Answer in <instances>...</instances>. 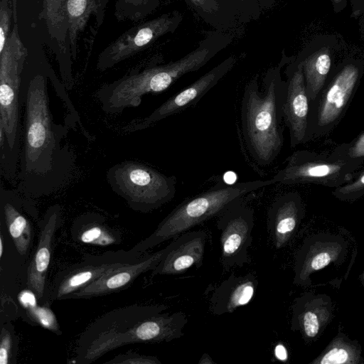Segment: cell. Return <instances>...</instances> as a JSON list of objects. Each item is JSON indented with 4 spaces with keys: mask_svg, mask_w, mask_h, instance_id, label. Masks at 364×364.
<instances>
[{
    "mask_svg": "<svg viewBox=\"0 0 364 364\" xmlns=\"http://www.w3.org/2000/svg\"><path fill=\"white\" fill-rule=\"evenodd\" d=\"M331 259V257L327 252H321L312 259L311 267L314 270L321 269L327 266Z\"/></svg>",
    "mask_w": 364,
    "mask_h": 364,
    "instance_id": "cell-37",
    "label": "cell"
},
{
    "mask_svg": "<svg viewBox=\"0 0 364 364\" xmlns=\"http://www.w3.org/2000/svg\"><path fill=\"white\" fill-rule=\"evenodd\" d=\"M199 364H212L215 363L213 360L210 358V356L207 353H203L201 358L198 361Z\"/></svg>",
    "mask_w": 364,
    "mask_h": 364,
    "instance_id": "cell-41",
    "label": "cell"
},
{
    "mask_svg": "<svg viewBox=\"0 0 364 364\" xmlns=\"http://www.w3.org/2000/svg\"><path fill=\"white\" fill-rule=\"evenodd\" d=\"M179 243L152 270V275H176L203 264L207 234L204 230L186 232Z\"/></svg>",
    "mask_w": 364,
    "mask_h": 364,
    "instance_id": "cell-20",
    "label": "cell"
},
{
    "mask_svg": "<svg viewBox=\"0 0 364 364\" xmlns=\"http://www.w3.org/2000/svg\"><path fill=\"white\" fill-rule=\"evenodd\" d=\"M232 39L230 32L215 31L200 41L196 48L176 61L133 70L103 85L96 92L102 109L107 114H117L127 108L138 107L144 95L161 92L183 75L199 70Z\"/></svg>",
    "mask_w": 364,
    "mask_h": 364,
    "instance_id": "cell-3",
    "label": "cell"
},
{
    "mask_svg": "<svg viewBox=\"0 0 364 364\" xmlns=\"http://www.w3.org/2000/svg\"><path fill=\"white\" fill-rule=\"evenodd\" d=\"M207 25L215 31L230 32L238 23L237 0H184Z\"/></svg>",
    "mask_w": 364,
    "mask_h": 364,
    "instance_id": "cell-23",
    "label": "cell"
},
{
    "mask_svg": "<svg viewBox=\"0 0 364 364\" xmlns=\"http://www.w3.org/2000/svg\"><path fill=\"white\" fill-rule=\"evenodd\" d=\"M12 4L13 28L0 52V141L6 144L7 160L16 165L21 155L19 92L28 50L18 33L16 0Z\"/></svg>",
    "mask_w": 364,
    "mask_h": 364,
    "instance_id": "cell-5",
    "label": "cell"
},
{
    "mask_svg": "<svg viewBox=\"0 0 364 364\" xmlns=\"http://www.w3.org/2000/svg\"><path fill=\"white\" fill-rule=\"evenodd\" d=\"M48 79L64 106L69 108L73 105L65 86L50 68L24 66L19 92L24 130L17 191L29 199L49 196L64 188L75 166L73 151L62 141L77 123L68 115L63 124L55 123L50 108Z\"/></svg>",
    "mask_w": 364,
    "mask_h": 364,
    "instance_id": "cell-1",
    "label": "cell"
},
{
    "mask_svg": "<svg viewBox=\"0 0 364 364\" xmlns=\"http://www.w3.org/2000/svg\"><path fill=\"white\" fill-rule=\"evenodd\" d=\"M62 216L59 204L50 206L40 221L38 244L27 270V286L41 304H50V289L47 282L55 235Z\"/></svg>",
    "mask_w": 364,
    "mask_h": 364,
    "instance_id": "cell-15",
    "label": "cell"
},
{
    "mask_svg": "<svg viewBox=\"0 0 364 364\" xmlns=\"http://www.w3.org/2000/svg\"><path fill=\"white\" fill-rule=\"evenodd\" d=\"M168 308L164 304H134L102 314L80 335L75 348V363L90 364L124 346L125 340L137 323Z\"/></svg>",
    "mask_w": 364,
    "mask_h": 364,
    "instance_id": "cell-7",
    "label": "cell"
},
{
    "mask_svg": "<svg viewBox=\"0 0 364 364\" xmlns=\"http://www.w3.org/2000/svg\"><path fill=\"white\" fill-rule=\"evenodd\" d=\"M161 0H117L115 15L119 20L139 21L151 14Z\"/></svg>",
    "mask_w": 364,
    "mask_h": 364,
    "instance_id": "cell-27",
    "label": "cell"
},
{
    "mask_svg": "<svg viewBox=\"0 0 364 364\" xmlns=\"http://www.w3.org/2000/svg\"><path fill=\"white\" fill-rule=\"evenodd\" d=\"M364 74V56L336 65L316 98L309 103L307 141L327 135L345 116Z\"/></svg>",
    "mask_w": 364,
    "mask_h": 364,
    "instance_id": "cell-6",
    "label": "cell"
},
{
    "mask_svg": "<svg viewBox=\"0 0 364 364\" xmlns=\"http://www.w3.org/2000/svg\"><path fill=\"white\" fill-rule=\"evenodd\" d=\"M18 336L9 321L1 324L0 333V364H14L18 350Z\"/></svg>",
    "mask_w": 364,
    "mask_h": 364,
    "instance_id": "cell-28",
    "label": "cell"
},
{
    "mask_svg": "<svg viewBox=\"0 0 364 364\" xmlns=\"http://www.w3.org/2000/svg\"><path fill=\"white\" fill-rule=\"evenodd\" d=\"M257 286L258 279L254 274L236 276L232 273L214 289L210 299V311L217 316L232 313L252 300Z\"/></svg>",
    "mask_w": 364,
    "mask_h": 364,
    "instance_id": "cell-21",
    "label": "cell"
},
{
    "mask_svg": "<svg viewBox=\"0 0 364 364\" xmlns=\"http://www.w3.org/2000/svg\"><path fill=\"white\" fill-rule=\"evenodd\" d=\"M237 60L235 55H230L192 84L171 96L148 116L131 121L123 128L124 131L126 133H132L147 129L152 124L195 105L232 69Z\"/></svg>",
    "mask_w": 364,
    "mask_h": 364,
    "instance_id": "cell-13",
    "label": "cell"
},
{
    "mask_svg": "<svg viewBox=\"0 0 364 364\" xmlns=\"http://www.w3.org/2000/svg\"><path fill=\"white\" fill-rule=\"evenodd\" d=\"M32 199L23 196L17 190L0 187V208L7 230L18 252L24 256L30 248L32 228L24 215L26 208L34 213Z\"/></svg>",
    "mask_w": 364,
    "mask_h": 364,
    "instance_id": "cell-19",
    "label": "cell"
},
{
    "mask_svg": "<svg viewBox=\"0 0 364 364\" xmlns=\"http://www.w3.org/2000/svg\"><path fill=\"white\" fill-rule=\"evenodd\" d=\"M350 17L358 21L360 38L364 41V0H350Z\"/></svg>",
    "mask_w": 364,
    "mask_h": 364,
    "instance_id": "cell-35",
    "label": "cell"
},
{
    "mask_svg": "<svg viewBox=\"0 0 364 364\" xmlns=\"http://www.w3.org/2000/svg\"><path fill=\"white\" fill-rule=\"evenodd\" d=\"M274 355L280 360H286L287 359V350L282 345H277L275 347Z\"/></svg>",
    "mask_w": 364,
    "mask_h": 364,
    "instance_id": "cell-39",
    "label": "cell"
},
{
    "mask_svg": "<svg viewBox=\"0 0 364 364\" xmlns=\"http://www.w3.org/2000/svg\"><path fill=\"white\" fill-rule=\"evenodd\" d=\"M239 11V23H248L257 21L262 14L259 0H237Z\"/></svg>",
    "mask_w": 364,
    "mask_h": 364,
    "instance_id": "cell-30",
    "label": "cell"
},
{
    "mask_svg": "<svg viewBox=\"0 0 364 364\" xmlns=\"http://www.w3.org/2000/svg\"><path fill=\"white\" fill-rule=\"evenodd\" d=\"M18 301L29 321L38 324L60 336L62 331L50 304H41L35 294L28 289L21 291L18 296Z\"/></svg>",
    "mask_w": 364,
    "mask_h": 364,
    "instance_id": "cell-26",
    "label": "cell"
},
{
    "mask_svg": "<svg viewBox=\"0 0 364 364\" xmlns=\"http://www.w3.org/2000/svg\"><path fill=\"white\" fill-rule=\"evenodd\" d=\"M105 364H161L158 358L129 351L116 355Z\"/></svg>",
    "mask_w": 364,
    "mask_h": 364,
    "instance_id": "cell-31",
    "label": "cell"
},
{
    "mask_svg": "<svg viewBox=\"0 0 364 364\" xmlns=\"http://www.w3.org/2000/svg\"><path fill=\"white\" fill-rule=\"evenodd\" d=\"M0 257H1L3 256V251H4V249H3V247H4V243H3V237L2 236H1V238H0Z\"/></svg>",
    "mask_w": 364,
    "mask_h": 364,
    "instance_id": "cell-42",
    "label": "cell"
},
{
    "mask_svg": "<svg viewBox=\"0 0 364 364\" xmlns=\"http://www.w3.org/2000/svg\"><path fill=\"white\" fill-rule=\"evenodd\" d=\"M75 240L95 246L117 245L121 242L120 232L109 227L102 215L86 213L76 218L72 228Z\"/></svg>",
    "mask_w": 364,
    "mask_h": 364,
    "instance_id": "cell-24",
    "label": "cell"
},
{
    "mask_svg": "<svg viewBox=\"0 0 364 364\" xmlns=\"http://www.w3.org/2000/svg\"><path fill=\"white\" fill-rule=\"evenodd\" d=\"M274 183L272 178L233 183L219 182L207 191L179 203L149 237L135 245L132 250L144 255L156 245L176 238L195 225L219 216L246 195Z\"/></svg>",
    "mask_w": 364,
    "mask_h": 364,
    "instance_id": "cell-4",
    "label": "cell"
},
{
    "mask_svg": "<svg viewBox=\"0 0 364 364\" xmlns=\"http://www.w3.org/2000/svg\"><path fill=\"white\" fill-rule=\"evenodd\" d=\"M68 0H43L41 16L46 22L50 37L55 40L59 48L57 59L62 82L67 90H71L74 80L68 38Z\"/></svg>",
    "mask_w": 364,
    "mask_h": 364,
    "instance_id": "cell-18",
    "label": "cell"
},
{
    "mask_svg": "<svg viewBox=\"0 0 364 364\" xmlns=\"http://www.w3.org/2000/svg\"><path fill=\"white\" fill-rule=\"evenodd\" d=\"M107 180L112 190L129 208L149 213L170 202L176 192V178L135 161H124L110 167Z\"/></svg>",
    "mask_w": 364,
    "mask_h": 364,
    "instance_id": "cell-8",
    "label": "cell"
},
{
    "mask_svg": "<svg viewBox=\"0 0 364 364\" xmlns=\"http://www.w3.org/2000/svg\"><path fill=\"white\" fill-rule=\"evenodd\" d=\"M13 9L9 6V0H1L0 3V52L4 49L9 38Z\"/></svg>",
    "mask_w": 364,
    "mask_h": 364,
    "instance_id": "cell-33",
    "label": "cell"
},
{
    "mask_svg": "<svg viewBox=\"0 0 364 364\" xmlns=\"http://www.w3.org/2000/svg\"><path fill=\"white\" fill-rule=\"evenodd\" d=\"M301 212V197L289 192L277 198L267 212V230L276 248L282 247L296 228Z\"/></svg>",
    "mask_w": 364,
    "mask_h": 364,
    "instance_id": "cell-22",
    "label": "cell"
},
{
    "mask_svg": "<svg viewBox=\"0 0 364 364\" xmlns=\"http://www.w3.org/2000/svg\"><path fill=\"white\" fill-rule=\"evenodd\" d=\"M348 352L342 348H333L326 353L319 362L322 364H338L348 363Z\"/></svg>",
    "mask_w": 364,
    "mask_h": 364,
    "instance_id": "cell-34",
    "label": "cell"
},
{
    "mask_svg": "<svg viewBox=\"0 0 364 364\" xmlns=\"http://www.w3.org/2000/svg\"><path fill=\"white\" fill-rule=\"evenodd\" d=\"M277 0H259L260 6L262 11L271 9L276 4Z\"/></svg>",
    "mask_w": 364,
    "mask_h": 364,
    "instance_id": "cell-40",
    "label": "cell"
},
{
    "mask_svg": "<svg viewBox=\"0 0 364 364\" xmlns=\"http://www.w3.org/2000/svg\"><path fill=\"white\" fill-rule=\"evenodd\" d=\"M333 150L350 159H364V132L350 142L336 146Z\"/></svg>",
    "mask_w": 364,
    "mask_h": 364,
    "instance_id": "cell-32",
    "label": "cell"
},
{
    "mask_svg": "<svg viewBox=\"0 0 364 364\" xmlns=\"http://www.w3.org/2000/svg\"><path fill=\"white\" fill-rule=\"evenodd\" d=\"M333 12L338 14L347 6L348 0H331Z\"/></svg>",
    "mask_w": 364,
    "mask_h": 364,
    "instance_id": "cell-38",
    "label": "cell"
},
{
    "mask_svg": "<svg viewBox=\"0 0 364 364\" xmlns=\"http://www.w3.org/2000/svg\"><path fill=\"white\" fill-rule=\"evenodd\" d=\"M254 210L241 198L219 215L220 262L224 269L242 267L250 262L248 250L252 242Z\"/></svg>",
    "mask_w": 364,
    "mask_h": 364,
    "instance_id": "cell-12",
    "label": "cell"
},
{
    "mask_svg": "<svg viewBox=\"0 0 364 364\" xmlns=\"http://www.w3.org/2000/svg\"><path fill=\"white\" fill-rule=\"evenodd\" d=\"M291 59L284 50L279 62L267 70L262 90L257 75L244 89L240 108L242 136L247 151L260 166L272 164L283 147L287 82L282 78V70Z\"/></svg>",
    "mask_w": 364,
    "mask_h": 364,
    "instance_id": "cell-2",
    "label": "cell"
},
{
    "mask_svg": "<svg viewBox=\"0 0 364 364\" xmlns=\"http://www.w3.org/2000/svg\"><path fill=\"white\" fill-rule=\"evenodd\" d=\"M181 235L164 248L145 253L136 260L108 272L86 287L73 292L66 299H90L119 292L128 288L140 276L152 271L181 240Z\"/></svg>",
    "mask_w": 364,
    "mask_h": 364,
    "instance_id": "cell-14",
    "label": "cell"
},
{
    "mask_svg": "<svg viewBox=\"0 0 364 364\" xmlns=\"http://www.w3.org/2000/svg\"><path fill=\"white\" fill-rule=\"evenodd\" d=\"M301 323L305 334L314 337L318 332L319 323L316 315L311 311L305 312L301 318Z\"/></svg>",
    "mask_w": 364,
    "mask_h": 364,
    "instance_id": "cell-36",
    "label": "cell"
},
{
    "mask_svg": "<svg viewBox=\"0 0 364 364\" xmlns=\"http://www.w3.org/2000/svg\"><path fill=\"white\" fill-rule=\"evenodd\" d=\"M183 19L180 11H173L129 28L100 53L97 69L105 71L144 50L160 37L173 33Z\"/></svg>",
    "mask_w": 364,
    "mask_h": 364,
    "instance_id": "cell-10",
    "label": "cell"
},
{
    "mask_svg": "<svg viewBox=\"0 0 364 364\" xmlns=\"http://www.w3.org/2000/svg\"><path fill=\"white\" fill-rule=\"evenodd\" d=\"M338 48V39L335 34H320L294 56V60L303 68L309 103L316 98L335 67L334 57Z\"/></svg>",
    "mask_w": 364,
    "mask_h": 364,
    "instance_id": "cell-16",
    "label": "cell"
},
{
    "mask_svg": "<svg viewBox=\"0 0 364 364\" xmlns=\"http://www.w3.org/2000/svg\"><path fill=\"white\" fill-rule=\"evenodd\" d=\"M287 91L284 104V120L289 129L290 145L296 146L307 142L309 100L307 95L303 68L294 60L286 65Z\"/></svg>",
    "mask_w": 364,
    "mask_h": 364,
    "instance_id": "cell-17",
    "label": "cell"
},
{
    "mask_svg": "<svg viewBox=\"0 0 364 364\" xmlns=\"http://www.w3.org/2000/svg\"><path fill=\"white\" fill-rule=\"evenodd\" d=\"M332 194L345 200H353L363 196L364 195V169L357 172L349 181L336 188Z\"/></svg>",
    "mask_w": 364,
    "mask_h": 364,
    "instance_id": "cell-29",
    "label": "cell"
},
{
    "mask_svg": "<svg viewBox=\"0 0 364 364\" xmlns=\"http://www.w3.org/2000/svg\"><path fill=\"white\" fill-rule=\"evenodd\" d=\"M363 56H364V55H363Z\"/></svg>",
    "mask_w": 364,
    "mask_h": 364,
    "instance_id": "cell-43",
    "label": "cell"
},
{
    "mask_svg": "<svg viewBox=\"0 0 364 364\" xmlns=\"http://www.w3.org/2000/svg\"><path fill=\"white\" fill-rule=\"evenodd\" d=\"M142 255L132 249L86 255L82 261L56 274L50 289V301L65 300L105 273L134 262Z\"/></svg>",
    "mask_w": 364,
    "mask_h": 364,
    "instance_id": "cell-11",
    "label": "cell"
},
{
    "mask_svg": "<svg viewBox=\"0 0 364 364\" xmlns=\"http://www.w3.org/2000/svg\"><path fill=\"white\" fill-rule=\"evenodd\" d=\"M363 164L364 159H350L333 149L329 153L297 150L272 178L287 186L313 183L336 188L351 180Z\"/></svg>",
    "mask_w": 364,
    "mask_h": 364,
    "instance_id": "cell-9",
    "label": "cell"
},
{
    "mask_svg": "<svg viewBox=\"0 0 364 364\" xmlns=\"http://www.w3.org/2000/svg\"><path fill=\"white\" fill-rule=\"evenodd\" d=\"M107 0H68V38L72 58H77V41L88 21L95 16L99 26L103 21L104 9Z\"/></svg>",
    "mask_w": 364,
    "mask_h": 364,
    "instance_id": "cell-25",
    "label": "cell"
}]
</instances>
